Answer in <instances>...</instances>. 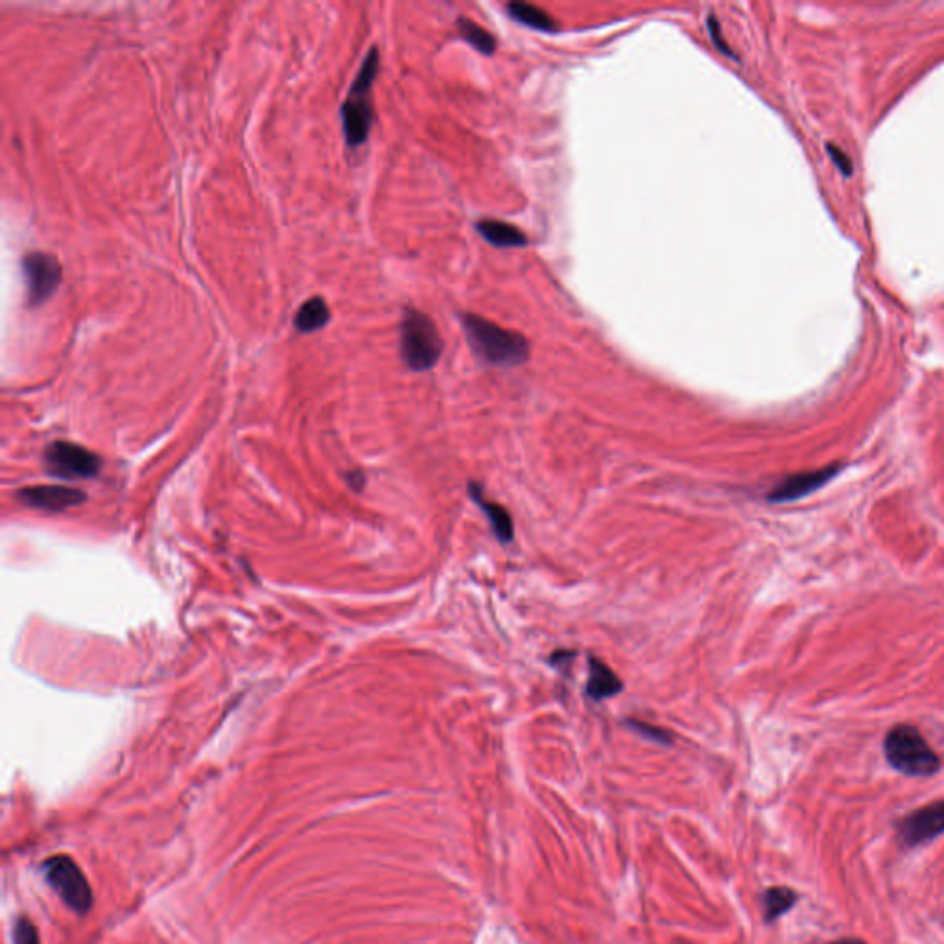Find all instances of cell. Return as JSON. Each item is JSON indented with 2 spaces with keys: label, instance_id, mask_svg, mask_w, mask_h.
I'll list each match as a JSON object with an SVG mask.
<instances>
[{
  "label": "cell",
  "instance_id": "ac0fdd59",
  "mask_svg": "<svg viewBox=\"0 0 944 944\" xmlns=\"http://www.w3.org/2000/svg\"><path fill=\"white\" fill-rule=\"evenodd\" d=\"M627 725L631 727V731L637 732L642 738L651 740V742H655V744L670 745L673 742V736L670 732L664 731L661 727L649 725L646 721L627 720Z\"/></svg>",
  "mask_w": 944,
  "mask_h": 944
},
{
  "label": "cell",
  "instance_id": "ffe728a7",
  "mask_svg": "<svg viewBox=\"0 0 944 944\" xmlns=\"http://www.w3.org/2000/svg\"><path fill=\"white\" fill-rule=\"evenodd\" d=\"M708 34H710V37H712V41H714V45L720 48L723 54H727V56H732L731 48L727 47V43H725V39L721 37L720 23H718V19H716L714 15H710V17H708Z\"/></svg>",
  "mask_w": 944,
  "mask_h": 944
},
{
  "label": "cell",
  "instance_id": "8992f818",
  "mask_svg": "<svg viewBox=\"0 0 944 944\" xmlns=\"http://www.w3.org/2000/svg\"><path fill=\"white\" fill-rule=\"evenodd\" d=\"M24 283L30 307H41L47 303L61 284L63 268L54 255L43 251H32L23 259Z\"/></svg>",
  "mask_w": 944,
  "mask_h": 944
},
{
  "label": "cell",
  "instance_id": "6da1fadb",
  "mask_svg": "<svg viewBox=\"0 0 944 944\" xmlns=\"http://www.w3.org/2000/svg\"><path fill=\"white\" fill-rule=\"evenodd\" d=\"M461 323L472 351L478 354L485 364L517 367L528 362L530 343L519 332L502 329L500 325L476 314H465Z\"/></svg>",
  "mask_w": 944,
  "mask_h": 944
},
{
  "label": "cell",
  "instance_id": "5b68a950",
  "mask_svg": "<svg viewBox=\"0 0 944 944\" xmlns=\"http://www.w3.org/2000/svg\"><path fill=\"white\" fill-rule=\"evenodd\" d=\"M43 874L48 885L56 891V895L63 900L67 908L78 915L91 911L95 900L93 889L80 865L72 858L65 854L50 856L47 862L43 863Z\"/></svg>",
  "mask_w": 944,
  "mask_h": 944
},
{
  "label": "cell",
  "instance_id": "9c48e42d",
  "mask_svg": "<svg viewBox=\"0 0 944 944\" xmlns=\"http://www.w3.org/2000/svg\"><path fill=\"white\" fill-rule=\"evenodd\" d=\"M19 498L28 508L43 509V511H65L82 504L85 495L78 489L65 485H36L19 491Z\"/></svg>",
  "mask_w": 944,
  "mask_h": 944
},
{
  "label": "cell",
  "instance_id": "7c38bea8",
  "mask_svg": "<svg viewBox=\"0 0 944 944\" xmlns=\"http://www.w3.org/2000/svg\"><path fill=\"white\" fill-rule=\"evenodd\" d=\"M622 690H624L622 679L598 657H590L587 697L600 703L603 699L618 696Z\"/></svg>",
  "mask_w": 944,
  "mask_h": 944
},
{
  "label": "cell",
  "instance_id": "4fadbf2b",
  "mask_svg": "<svg viewBox=\"0 0 944 944\" xmlns=\"http://www.w3.org/2000/svg\"><path fill=\"white\" fill-rule=\"evenodd\" d=\"M476 229H478L480 235L484 236V240H487L489 244H493L496 248H524L528 244V238L520 231L519 227L506 224L502 220L485 218V220H480L476 224Z\"/></svg>",
  "mask_w": 944,
  "mask_h": 944
},
{
  "label": "cell",
  "instance_id": "e0dca14e",
  "mask_svg": "<svg viewBox=\"0 0 944 944\" xmlns=\"http://www.w3.org/2000/svg\"><path fill=\"white\" fill-rule=\"evenodd\" d=\"M458 32L460 36L471 45L474 50L482 52L485 56H491L496 50V39L493 34H489L480 24L474 23L471 19L461 17L458 19Z\"/></svg>",
  "mask_w": 944,
  "mask_h": 944
},
{
  "label": "cell",
  "instance_id": "2e32d148",
  "mask_svg": "<svg viewBox=\"0 0 944 944\" xmlns=\"http://www.w3.org/2000/svg\"><path fill=\"white\" fill-rule=\"evenodd\" d=\"M797 902L795 891L788 887H771L767 889L762 897V906H764V917L767 922L777 921L784 913H788Z\"/></svg>",
  "mask_w": 944,
  "mask_h": 944
},
{
  "label": "cell",
  "instance_id": "44dd1931",
  "mask_svg": "<svg viewBox=\"0 0 944 944\" xmlns=\"http://www.w3.org/2000/svg\"><path fill=\"white\" fill-rule=\"evenodd\" d=\"M550 657H552L550 662H552V666H554V668H557V670H563V672H567L568 664L576 659V651H570V649H559V651H554Z\"/></svg>",
  "mask_w": 944,
  "mask_h": 944
},
{
  "label": "cell",
  "instance_id": "7402d4cb",
  "mask_svg": "<svg viewBox=\"0 0 944 944\" xmlns=\"http://www.w3.org/2000/svg\"><path fill=\"white\" fill-rule=\"evenodd\" d=\"M832 944H865L860 939H841V941H834Z\"/></svg>",
  "mask_w": 944,
  "mask_h": 944
},
{
  "label": "cell",
  "instance_id": "8fae6325",
  "mask_svg": "<svg viewBox=\"0 0 944 944\" xmlns=\"http://www.w3.org/2000/svg\"><path fill=\"white\" fill-rule=\"evenodd\" d=\"M469 495L474 500V504L484 511L496 539L502 544L511 543L513 537H515V526H513V519H511L508 509L502 508L496 502L485 500L484 487L476 484V482H469Z\"/></svg>",
  "mask_w": 944,
  "mask_h": 944
},
{
  "label": "cell",
  "instance_id": "d6986e66",
  "mask_svg": "<svg viewBox=\"0 0 944 944\" xmlns=\"http://www.w3.org/2000/svg\"><path fill=\"white\" fill-rule=\"evenodd\" d=\"M13 943L41 944L34 922L28 921L26 917H19L13 926Z\"/></svg>",
  "mask_w": 944,
  "mask_h": 944
},
{
  "label": "cell",
  "instance_id": "30bf717a",
  "mask_svg": "<svg viewBox=\"0 0 944 944\" xmlns=\"http://www.w3.org/2000/svg\"><path fill=\"white\" fill-rule=\"evenodd\" d=\"M838 471L839 467L836 465V467H826V469H819V471L793 474V476L784 478V480L769 493L767 498H769L771 502H791V500L803 498V496L810 495V493L817 491L821 485H825Z\"/></svg>",
  "mask_w": 944,
  "mask_h": 944
},
{
  "label": "cell",
  "instance_id": "5bb4252c",
  "mask_svg": "<svg viewBox=\"0 0 944 944\" xmlns=\"http://www.w3.org/2000/svg\"><path fill=\"white\" fill-rule=\"evenodd\" d=\"M331 321V308L323 297H312L305 301L294 318V327L301 334L321 331Z\"/></svg>",
  "mask_w": 944,
  "mask_h": 944
},
{
  "label": "cell",
  "instance_id": "9a60e30c",
  "mask_svg": "<svg viewBox=\"0 0 944 944\" xmlns=\"http://www.w3.org/2000/svg\"><path fill=\"white\" fill-rule=\"evenodd\" d=\"M506 10H508L509 17L515 23L524 24L528 28H533V30L555 32L559 28L555 23V19H552V15H548L539 6H533L528 2H509Z\"/></svg>",
  "mask_w": 944,
  "mask_h": 944
},
{
  "label": "cell",
  "instance_id": "52a82bcc",
  "mask_svg": "<svg viewBox=\"0 0 944 944\" xmlns=\"http://www.w3.org/2000/svg\"><path fill=\"white\" fill-rule=\"evenodd\" d=\"M47 469L52 476L63 480H87L100 471V458L95 452L83 449L76 443L56 441L45 452Z\"/></svg>",
  "mask_w": 944,
  "mask_h": 944
},
{
  "label": "cell",
  "instance_id": "277c9868",
  "mask_svg": "<svg viewBox=\"0 0 944 944\" xmlns=\"http://www.w3.org/2000/svg\"><path fill=\"white\" fill-rule=\"evenodd\" d=\"M443 353L436 323L417 308H406L401 321V356L412 371H428Z\"/></svg>",
  "mask_w": 944,
  "mask_h": 944
},
{
  "label": "cell",
  "instance_id": "ba28073f",
  "mask_svg": "<svg viewBox=\"0 0 944 944\" xmlns=\"http://www.w3.org/2000/svg\"><path fill=\"white\" fill-rule=\"evenodd\" d=\"M941 834H944V801L926 804L898 823L900 841L908 847H919Z\"/></svg>",
  "mask_w": 944,
  "mask_h": 944
},
{
  "label": "cell",
  "instance_id": "7a4b0ae2",
  "mask_svg": "<svg viewBox=\"0 0 944 944\" xmlns=\"http://www.w3.org/2000/svg\"><path fill=\"white\" fill-rule=\"evenodd\" d=\"M378 67H380L378 48H371L354 78L349 95L343 102V137L349 148L362 146L369 139V133L373 128L375 111L371 104V91H373V83L377 80Z\"/></svg>",
  "mask_w": 944,
  "mask_h": 944
},
{
  "label": "cell",
  "instance_id": "3957f363",
  "mask_svg": "<svg viewBox=\"0 0 944 944\" xmlns=\"http://www.w3.org/2000/svg\"><path fill=\"white\" fill-rule=\"evenodd\" d=\"M885 758L891 766L908 777H932L941 760L924 740L921 731L911 725H898L885 736Z\"/></svg>",
  "mask_w": 944,
  "mask_h": 944
}]
</instances>
